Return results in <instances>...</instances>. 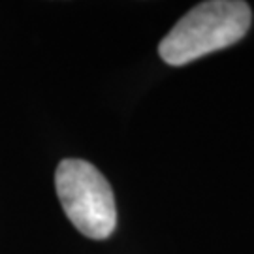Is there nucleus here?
<instances>
[{"label": "nucleus", "instance_id": "1", "mask_svg": "<svg viewBox=\"0 0 254 254\" xmlns=\"http://www.w3.org/2000/svg\"><path fill=\"white\" fill-rule=\"evenodd\" d=\"M251 8L239 0H211L192 8L164 36L158 53L170 66H183L200 57L237 44L251 27Z\"/></svg>", "mask_w": 254, "mask_h": 254}, {"label": "nucleus", "instance_id": "2", "mask_svg": "<svg viewBox=\"0 0 254 254\" xmlns=\"http://www.w3.org/2000/svg\"><path fill=\"white\" fill-rule=\"evenodd\" d=\"M57 194L66 217L83 236L106 239L117 226L115 196L108 179L91 162L66 158L55 173Z\"/></svg>", "mask_w": 254, "mask_h": 254}]
</instances>
